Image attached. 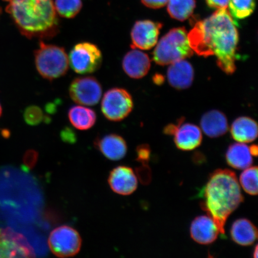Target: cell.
Returning a JSON list of instances; mask_svg holds the SVG:
<instances>
[{
    "instance_id": "6da1fadb",
    "label": "cell",
    "mask_w": 258,
    "mask_h": 258,
    "mask_svg": "<svg viewBox=\"0 0 258 258\" xmlns=\"http://www.w3.org/2000/svg\"><path fill=\"white\" fill-rule=\"evenodd\" d=\"M188 38L194 52L206 57L216 56L218 66L228 75L235 72L239 37L236 23L227 9H218L196 22Z\"/></svg>"
},
{
    "instance_id": "7a4b0ae2",
    "label": "cell",
    "mask_w": 258,
    "mask_h": 258,
    "mask_svg": "<svg viewBox=\"0 0 258 258\" xmlns=\"http://www.w3.org/2000/svg\"><path fill=\"white\" fill-rule=\"evenodd\" d=\"M199 198L201 208L217 224L224 238L228 218L244 201L236 175L229 169L215 170L199 192Z\"/></svg>"
},
{
    "instance_id": "3957f363",
    "label": "cell",
    "mask_w": 258,
    "mask_h": 258,
    "mask_svg": "<svg viewBox=\"0 0 258 258\" xmlns=\"http://www.w3.org/2000/svg\"><path fill=\"white\" fill-rule=\"evenodd\" d=\"M24 36L48 40L59 32V21L52 0H12L6 8Z\"/></svg>"
},
{
    "instance_id": "277c9868",
    "label": "cell",
    "mask_w": 258,
    "mask_h": 258,
    "mask_svg": "<svg viewBox=\"0 0 258 258\" xmlns=\"http://www.w3.org/2000/svg\"><path fill=\"white\" fill-rule=\"evenodd\" d=\"M193 54L185 28H175L167 32L157 43L153 60L159 66H164L185 59Z\"/></svg>"
},
{
    "instance_id": "5b68a950",
    "label": "cell",
    "mask_w": 258,
    "mask_h": 258,
    "mask_svg": "<svg viewBox=\"0 0 258 258\" xmlns=\"http://www.w3.org/2000/svg\"><path fill=\"white\" fill-rule=\"evenodd\" d=\"M35 67L43 78L52 81L63 77L69 69V56L62 47L41 41L34 51Z\"/></svg>"
},
{
    "instance_id": "8992f818",
    "label": "cell",
    "mask_w": 258,
    "mask_h": 258,
    "mask_svg": "<svg viewBox=\"0 0 258 258\" xmlns=\"http://www.w3.org/2000/svg\"><path fill=\"white\" fill-rule=\"evenodd\" d=\"M69 59L74 72L88 74L97 72L101 68L103 56L101 50L96 44L84 41L73 47Z\"/></svg>"
},
{
    "instance_id": "52a82bcc",
    "label": "cell",
    "mask_w": 258,
    "mask_h": 258,
    "mask_svg": "<svg viewBox=\"0 0 258 258\" xmlns=\"http://www.w3.org/2000/svg\"><path fill=\"white\" fill-rule=\"evenodd\" d=\"M133 108V99L130 93L124 89H109L102 99V114L109 121L124 120L131 114Z\"/></svg>"
},
{
    "instance_id": "ba28073f",
    "label": "cell",
    "mask_w": 258,
    "mask_h": 258,
    "mask_svg": "<svg viewBox=\"0 0 258 258\" xmlns=\"http://www.w3.org/2000/svg\"><path fill=\"white\" fill-rule=\"evenodd\" d=\"M48 244L54 255L60 257H72L80 251L82 240L75 229L63 225L51 232Z\"/></svg>"
},
{
    "instance_id": "9c48e42d",
    "label": "cell",
    "mask_w": 258,
    "mask_h": 258,
    "mask_svg": "<svg viewBox=\"0 0 258 258\" xmlns=\"http://www.w3.org/2000/svg\"><path fill=\"white\" fill-rule=\"evenodd\" d=\"M71 98L81 105L93 106L98 104L102 95L101 83L94 77H77L69 87Z\"/></svg>"
},
{
    "instance_id": "30bf717a",
    "label": "cell",
    "mask_w": 258,
    "mask_h": 258,
    "mask_svg": "<svg viewBox=\"0 0 258 258\" xmlns=\"http://www.w3.org/2000/svg\"><path fill=\"white\" fill-rule=\"evenodd\" d=\"M164 133L174 137V143L179 150L189 151L198 148L202 143V132L198 125L183 123L182 119L176 124H170L164 128Z\"/></svg>"
},
{
    "instance_id": "8fae6325",
    "label": "cell",
    "mask_w": 258,
    "mask_h": 258,
    "mask_svg": "<svg viewBox=\"0 0 258 258\" xmlns=\"http://www.w3.org/2000/svg\"><path fill=\"white\" fill-rule=\"evenodd\" d=\"M34 251L23 235L0 229V257H33Z\"/></svg>"
},
{
    "instance_id": "7c38bea8",
    "label": "cell",
    "mask_w": 258,
    "mask_h": 258,
    "mask_svg": "<svg viewBox=\"0 0 258 258\" xmlns=\"http://www.w3.org/2000/svg\"><path fill=\"white\" fill-rule=\"evenodd\" d=\"M163 25L150 20L138 21L132 29L131 46L141 50H150L157 43Z\"/></svg>"
},
{
    "instance_id": "4fadbf2b",
    "label": "cell",
    "mask_w": 258,
    "mask_h": 258,
    "mask_svg": "<svg viewBox=\"0 0 258 258\" xmlns=\"http://www.w3.org/2000/svg\"><path fill=\"white\" fill-rule=\"evenodd\" d=\"M111 189L121 196H129L136 191L138 181L136 174L131 167L120 166L113 169L108 177Z\"/></svg>"
},
{
    "instance_id": "5bb4252c",
    "label": "cell",
    "mask_w": 258,
    "mask_h": 258,
    "mask_svg": "<svg viewBox=\"0 0 258 258\" xmlns=\"http://www.w3.org/2000/svg\"><path fill=\"white\" fill-rule=\"evenodd\" d=\"M192 239L200 244L214 243L220 234L217 224L209 216H199L192 222L190 227Z\"/></svg>"
},
{
    "instance_id": "9a60e30c",
    "label": "cell",
    "mask_w": 258,
    "mask_h": 258,
    "mask_svg": "<svg viewBox=\"0 0 258 258\" xmlns=\"http://www.w3.org/2000/svg\"><path fill=\"white\" fill-rule=\"evenodd\" d=\"M122 67L131 78L140 79L147 75L151 67V60L148 54L134 48L128 51L122 59Z\"/></svg>"
},
{
    "instance_id": "2e32d148",
    "label": "cell",
    "mask_w": 258,
    "mask_h": 258,
    "mask_svg": "<svg viewBox=\"0 0 258 258\" xmlns=\"http://www.w3.org/2000/svg\"><path fill=\"white\" fill-rule=\"evenodd\" d=\"M95 145L106 159L112 161L123 159L127 152L126 142L117 134H108L97 139Z\"/></svg>"
},
{
    "instance_id": "e0dca14e",
    "label": "cell",
    "mask_w": 258,
    "mask_h": 258,
    "mask_svg": "<svg viewBox=\"0 0 258 258\" xmlns=\"http://www.w3.org/2000/svg\"><path fill=\"white\" fill-rule=\"evenodd\" d=\"M167 76L171 86L177 90H183L192 85L195 72L191 64L183 59L170 64Z\"/></svg>"
},
{
    "instance_id": "ac0fdd59",
    "label": "cell",
    "mask_w": 258,
    "mask_h": 258,
    "mask_svg": "<svg viewBox=\"0 0 258 258\" xmlns=\"http://www.w3.org/2000/svg\"><path fill=\"white\" fill-rule=\"evenodd\" d=\"M202 131L209 138L223 136L228 131L227 117L218 110L209 111L202 116L201 121Z\"/></svg>"
},
{
    "instance_id": "d6986e66",
    "label": "cell",
    "mask_w": 258,
    "mask_h": 258,
    "mask_svg": "<svg viewBox=\"0 0 258 258\" xmlns=\"http://www.w3.org/2000/svg\"><path fill=\"white\" fill-rule=\"evenodd\" d=\"M230 235L235 243L242 246H249L257 240V228L248 219H238L232 225Z\"/></svg>"
},
{
    "instance_id": "ffe728a7",
    "label": "cell",
    "mask_w": 258,
    "mask_h": 258,
    "mask_svg": "<svg viewBox=\"0 0 258 258\" xmlns=\"http://www.w3.org/2000/svg\"><path fill=\"white\" fill-rule=\"evenodd\" d=\"M230 132L232 137L238 143H252L257 137V124L250 117H238L232 123Z\"/></svg>"
},
{
    "instance_id": "44dd1931",
    "label": "cell",
    "mask_w": 258,
    "mask_h": 258,
    "mask_svg": "<svg viewBox=\"0 0 258 258\" xmlns=\"http://www.w3.org/2000/svg\"><path fill=\"white\" fill-rule=\"evenodd\" d=\"M252 157L249 147L240 143L231 145L225 154L228 165L238 170H244L252 165Z\"/></svg>"
},
{
    "instance_id": "7402d4cb",
    "label": "cell",
    "mask_w": 258,
    "mask_h": 258,
    "mask_svg": "<svg viewBox=\"0 0 258 258\" xmlns=\"http://www.w3.org/2000/svg\"><path fill=\"white\" fill-rule=\"evenodd\" d=\"M68 117L73 126L80 131H87L96 123V114L93 109L86 106H72L68 113Z\"/></svg>"
},
{
    "instance_id": "603a6c76",
    "label": "cell",
    "mask_w": 258,
    "mask_h": 258,
    "mask_svg": "<svg viewBox=\"0 0 258 258\" xmlns=\"http://www.w3.org/2000/svg\"><path fill=\"white\" fill-rule=\"evenodd\" d=\"M196 7V0H169L167 2V12L170 17L179 21L191 17Z\"/></svg>"
},
{
    "instance_id": "cb8c5ba5",
    "label": "cell",
    "mask_w": 258,
    "mask_h": 258,
    "mask_svg": "<svg viewBox=\"0 0 258 258\" xmlns=\"http://www.w3.org/2000/svg\"><path fill=\"white\" fill-rule=\"evenodd\" d=\"M255 5V0H229L228 6L232 17L244 19L253 14Z\"/></svg>"
},
{
    "instance_id": "d4e9b609",
    "label": "cell",
    "mask_w": 258,
    "mask_h": 258,
    "mask_svg": "<svg viewBox=\"0 0 258 258\" xmlns=\"http://www.w3.org/2000/svg\"><path fill=\"white\" fill-rule=\"evenodd\" d=\"M54 6L61 17L72 19L79 14L83 3L82 0H55Z\"/></svg>"
},
{
    "instance_id": "484cf974",
    "label": "cell",
    "mask_w": 258,
    "mask_h": 258,
    "mask_svg": "<svg viewBox=\"0 0 258 258\" xmlns=\"http://www.w3.org/2000/svg\"><path fill=\"white\" fill-rule=\"evenodd\" d=\"M240 185L250 196L257 195V167H249L244 169L240 176Z\"/></svg>"
},
{
    "instance_id": "4316f807",
    "label": "cell",
    "mask_w": 258,
    "mask_h": 258,
    "mask_svg": "<svg viewBox=\"0 0 258 258\" xmlns=\"http://www.w3.org/2000/svg\"><path fill=\"white\" fill-rule=\"evenodd\" d=\"M24 120L28 125H37L47 120L41 108L37 105H31L25 109Z\"/></svg>"
},
{
    "instance_id": "83f0119b",
    "label": "cell",
    "mask_w": 258,
    "mask_h": 258,
    "mask_svg": "<svg viewBox=\"0 0 258 258\" xmlns=\"http://www.w3.org/2000/svg\"><path fill=\"white\" fill-rule=\"evenodd\" d=\"M137 160L143 164H147L151 157V149L149 145L143 144L137 149Z\"/></svg>"
},
{
    "instance_id": "f1b7e54d",
    "label": "cell",
    "mask_w": 258,
    "mask_h": 258,
    "mask_svg": "<svg viewBox=\"0 0 258 258\" xmlns=\"http://www.w3.org/2000/svg\"><path fill=\"white\" fill-rule=\"evenodd\" d=\"M38 153L34 150H29L25 154L24 159V165L28 169H32L36 164L38 160Z\"/></svg>"
},
{
    "instance_id": "f546056e",
    "label": "cell",
    "mask_w": 258,
    "mask_h": 258,
    "mask_svg": "<svg viewBox=\"0 0 258 258\" xmlns=\"http://www.w3.org/2000/svg\"><path fill=\"white\" fill-rule=\"evenodd\" d=\"M169 0H141V2L147 8L157 9L165 6Z\"/></svg>"
},
{
    "instance_id": "4dcf8cb0",
    "label": "cell",
    "mask_w": 258,
    "mask_h": 258,
    "mask_svg": "<svg viewBox=\"0 0 258 258\" xmlns=\"http://www.w3.org/2000/svg\"><path fill=\"white\" fill-rule=\"evenodd\" d=\"M137 173L141 182L148 183L151 179V172L147 164H143V166L138 169Z\"/></svg>"
},
{
    "instance_id": "1f68e13d",
    "label": "cell",
    "mask_w": 258,
    "mask_h": 258,
    "mask_svg": "<svg viewBox=\"0 0 258 258\" xmlns=\"http://www.w3.org/2000/svg\"><path fill=\"white\" fill-rule=\"evenodd\" d=\"M210 8L215 9H227L229 0H206Z\"/></svg>"
},
{
    "instance_id": "d6a6232c",
    "label": "cell",
    "mask_w": 258,
    "mask_h": 258,
    "mask_svg": "<svg viewBox=\"0 0 258 258\" xmlns=\"http://www.w3.org/2000/svg\"><path fill=\"white\" fill-rule=\"evenodd\" d=\"M250 153L252 156H257V147L256 145H252L249 147Z\"/></svg>"
},
{
    "instance_id": "836d02e7",
    "label": "cell",
    "mask_w": 258,
    "mask_h": 258,
    "mask_svg": "<svg viewBox=\"0 0 258 258\" xmlns=\"http://www.w3.org/2000/svg\"><path fill=\"white\" fill-rule=\"evenodd\" d=\"M257 246L256 245V246H255V248H254V251H253V257L254 258H257Z\"/></svg>"
},
{
    "instance_id": "e575fe53",
    "label": "cell",
    "mask_w": 258,
    "mask_h": 258,
    "mask_svg": "<svg viewBox=\"0 0 258 258\" xmlns=\"http://www.w3.org/2000/svg\"><path fill=\"white\" fill-rule=\"evenodd\" d=\"M2 114V108L1 105H0V117H1Z\"/></svg>"
},
{
    "instance_id": "d590c367",
    "label": "cell",
    "mask_w": 258,
    "mask_h": 258,
    "mask_svg": "<svg viewBox=\"0 0 258 258\" xmlns=\"http://www.w3.org/2000/svg\"><path fill=\"white\" fill-rule=\"evenodd\" d=\"M4 1H6V2H11L12 0H4Z\"/></svg>"
},
{
    "instance_id": "8d00e7d4",
    "label": "cell",
    "mask_w": 258,
    "mask_h": 258,
    "mask_svg": "<svg viewBox=\"0 0 258 258\" xmlns=\"http://www.w3.org/2000/svg\"><path fill=\"white\" fill-rule=\"evenodd\" d=\"M0 12H1V9H0Z\"/></svg>"
}]
</instances>
